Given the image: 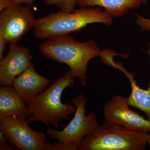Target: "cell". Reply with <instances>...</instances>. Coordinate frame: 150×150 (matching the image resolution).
<instances>
[{"instance_id":"obj_6","label":"cell","mask_w":150,"mask_h":150,"mask_svg":"<svg viewBox=\"0 0 150 150\" xmlns=\"http://www.w3.org/2000/svg\"><path fill=\"white\" fill-rule=\"evenodd\" d=\"M36 19L31 7L14 4L0 12V35L7 44H18L34 28Z\"/></svg>"},{"instance_id":"obj_14","label":"cell","mask_w":150,"mask_h":150,"mask_svg":"<svg viewBox=\"0 0 150 150\" xmlns=\"http://www.w3.org/2000/svg\"><path fill=\"white\" fill-rule=\"evenodd\" d=\"M79 0H44L46 5L54 6L59 10L67 13H72L76 9Z\"/></svg>"},{"instance_id":"obj_9","label":"cell","mask_w":150,"mask_h":150,"mask_svg":"<svg viewBox=\"0 0 150 150\" xmlns=\"http://www.w3.org/2000/svg\"><path fill=\"white\" fill-rule=\"evenodd\" d=\"M32 56L27 47L9 45V51L0 61V85H12L15 79L32 64Z\"/></svg>"},{"instance_id":"obj_12","label":"cell","mask_w":150,"mask_h":150,"mask_svg":"<svg viewBox=\"0 0 150 150\" xmlns=\"http://www.w3.org/2000/svg\"><path fill=\"white\" fill-rule=\"evenodd\" d=\"M112 67L122 71L130 81L131 91L128 97L129 106L136 108L145 112L148 120L150 121V83L147 89H143L137 84V81L134 79V74L125 69L121 63L115 64L113 62Z\"/></svg>"},{"instance_id":"obj_4","label":"cell","mask_w":150,"mask_h":150,"mask_svg":"<svg viewBox=\"0 0 150 150\" xmlns=\"http://www.w3.org/2000/svg\"><path fill=\"white\" fill-rule=\"evenodd\" d=\"M149 132L128 130L105 121L82 140L78 150H144Z\"/></svg>"},{"instance_id":"obj_16","label":"cell","mask_w":150,"mask_h":150,"mask_svg":"<svg viewBox=\"0 0 150 150\" xmlns=\"http://www.w3.org/2000/svg\"><path fill=\"white\" fill-rule=\"evenodd\" d=\"M137 16L136 22L138 26L142 30L144 31L150 30V19L140 16L139 15H136Z\"/></svg>"},{"instance_id":"obj_13","label":"cell","mask_w":150,"mask_h":150,"mask_svg":"<svg viewBox=\"0 0 150 150\" xmlns=\"http://www.w3.org/2000/svg\"><path fill=\"white\" fill-rule=\"evenodd\" d=\"M142 4L140 0H79L78 5L82 7H101L113 18L123 16L129 9H136Z\"/></svg>"},{"instance_id":"obj_23","label":"cell","mask_w":150,"mask_h":150,"mask_svg":"<svg viewBox=\"0 0 150 150\" xmlns=\"http://www.w3.org/2000/svg\"><path fill=\"white\" fill-rule=\"evenodd\" d=\"M148 144L150 146V131L149 132V140H148Z\"/></svg>"},{"instance_id":"obj_11","label":"cell","mask_w":150,"mask_h":150,"mask_svg":"<svg viewBox=\"0 0 150 150\" xmlns=\"http://www.w3.org/2000/svg\"><path fill=\"white\" fill-rule=\"evenodd\" d=\"M30 109L12 85L0 87V119L11 115L31 116Z\"/></svg>"},{"instance_id":"obj_7","label":"cell","mask_w":150,"mask_h":150,"mask_svg":"<svg viewBox=\"0 0 150 150\" xmlns=\"http://www.w3.org/2000/svg\"><path fill=\"white\" fill-rule=\"evenodd\" d=\"M26 117L11 115L0 119V130L9 143L22 150H45L46 137L42 132L33 130Z\"/></svg>"},{"instance_id":"obj_10","label":"cell","mask_w":150,"mask_h":150,"mask_svg":"<svg viewBox=\"0 0 150 150\" xmlns=\"http://www.w3.org/2000/svg\"><path fill=\"white\" fill-rule=\"evenodd\" d=\"M50 84L48 78L37 73L32 64L15 79L12 86L26 103L45 91Z\"/></svg>"},{"instance_id":"obj_20","label":"cell","mask_w":150,"mask_h":150,"mask_svg":"<svg viewBox=\"0 0 150 150\" xmlns=\"http://www.w3.org/2000/svg\"><path fill=\"white\" fill-rule=\"evenodd\" d=\"M14 4H21L31 7L36 0H13Z\"/></svg>"},{"instance_id":"obj_22","label":"cell","mask_w":150,"mask_h":150,"mask_svg":"<svg viewBox=\"0 0 150 150\" xmlns=\"http://www.w3.org/2000/svg\"><path fill=\"white\" fill-rule=\"evenodd\" d=\"M142 4L146 5L147 4L148 0H140Z\"/></svg>"},{"instance_id":"obj_2","label":"cell","mask_w":150,"mask_h":150,"mask_svg":"<svg viewBox=\"0 0 150 150\" xmlns=\"http://www.w3.org/2000/svg\"><path fill=\"white\" fill-rule=\"evenodd\" d=\"M113 18L98 8L82 7L72 13L59 10L36 19L33 35L39 39L79 32L88 25L101 23L111 25Z\"/></svg>"},{"instance_id":"obj_5","label":"cell","mask_w":150,"mask_h":150,"mask_svg":"<svg viewBox=\"0 0 150 150\" xmlns=\"http://www.w3.org/2000/svg\"><path fill=\"white\" fill-rule=\"evenodd\" d=\"M71 101L76 108L74 118L62 131L49 126L47 134L52 139L58 140L77 150L82 140L98 127L99 124L93 111L86 115L88 98L85 95L81 94L72 98Z\"/></svg>"},{"instance_id":"obj_3","label":"cell","mask_w":150,"mask_h":150,"mask_svg":"<svg viewBox=\"0 0 150 150\" xmlns=\"http://www.w3.org/2000/svg\"><path fill=\"white\" fill-rule=\"evenodd\" d=\"M74 82V77L70 71H68L45 91L26 103L31 112V116L26 120L28 123L39 121L48 127L51 124L58 130L60 122L68 120L76 110L72 103H63L62 101L63 92L73 86Z\"/></svg>"},{"instance_id":"obj_15","label":"cell","mask_w":150,"mask_h":150,"mask_svg":"<svg viewBox=\"0 0 150 150\" xmlns=\"http://www.w3.org/2000/svg\"><path fill=\"white\" fill-rule=\"evenodd\" d=\"M45 150H74L71 146L59 142L52 144L50 142H46Z\"/></svg>"},{"instance_id":"obj_19","label":"cell","mask_w":150,"mask_h":150,"mask_svg":"<svg viewBox=\"0 0 150 150\" xmlns=\"http://www.w3.org/2000/svg\"><path fill=\"white\" fill-rule=\"evenodd\" d=\"M6 43L2 36L0 35V60L4 58V53L6 51Z\"/></svg>"},{"instance_id":"obj_18","label":"cell","mask_w":150,"mask_h":150,"mask_svg":"<svg viewBox=\"0 0 150 150\" xmlns=\"http://www.w3.org/2000/svg\"><path fill=\"white\" fill-rule=\"evenodd\" d=\"M14 4L13 0H0V12Z\"/></svg>"},{"instance_id":"obj_21","label":"cell","mask_w":150,"mask_h":150,"mask_svg":"<svg viewBox=\"0 0 150 150\" xmlns=\"http://www.w3.org/2000/svg\"><path fill=\"white\" fill-rule=\"evenodd\" d=\"M147 53L148 56L150 57V41L149 42V44H148V49L147 51Z\"/></svg>"},{"instance_id":"obj_17","label":"cell","mask_w":150,"mask_h":150,"mask_svg":"<svg viewBox=\"0 0 150 150\" xmlns=\"http://www.w3.org/2000/svg\"><path fill=\"white\" fill-rule=\"evenodd\" d=\"M8 140L1 131H0V150H16L17 149L14 145H8Z\"/></svg>"},{"instance_id":"obj_8","label":"cell","mask_w":150,"mask_h":150,"mask_svg":"<svg viewBox=\"0 0 150 150\" xmlns=\"http://www.w3.org/2000/svg\"><path fill=\"white\" fill-rule=\"evenodd\" d=\"M128 98L117 95L105 103L103 107L105 121L128 130L149 132L150 121L129 108Z\"/></svg>"},{"instance_id":"obj_1","label":"cell","mask_w":150,"mask_h":150,"mask_svg":"<svg viewBox=\"0 0 150 150\" xmlns=\"http://www.w3.org/2000/svg\"><path fill=\"white\" fill-rule=\"evenodd\" d=\"M38 48L47 59L67 65L73 76L79 78L83 86L87 85L89 62L102 53L94 40L79 42L69 34L49 38Z\"/></svg>"}]
</instances>
